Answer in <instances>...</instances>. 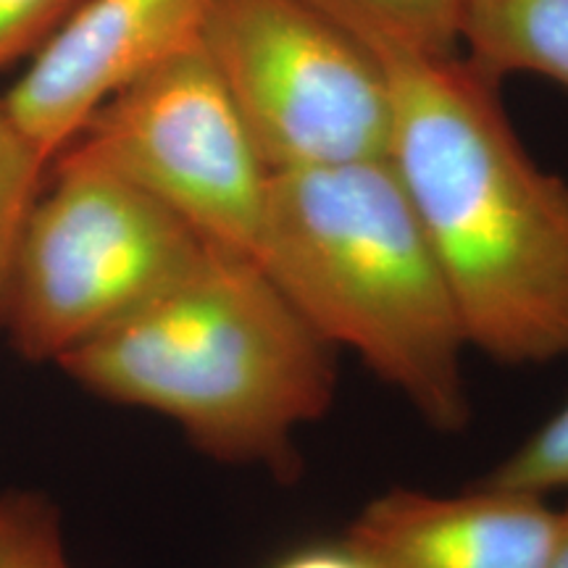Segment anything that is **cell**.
<instances>
[{
    "label": "cell",
    "instance_id": "cell-2",
    "mask_svg": "<svg viewBox=\"0 0 568 568\" xmlns=\"http://www.w3.org/2000/svg\"><path fill=\"white\" fill-rule=\"evenodd\" d=\"M335 353L253 255L209 245L59 366L103 400L174 422L213 460L284 477L297 432L335 403Z\"/></svg>",
    "mask_w": 568,
    "mask_h": 568
},
{
    "label": "cell",
    "instance_id": "cell-12",
    "mask_svg": "<svg viewBox=\"0 0 568 568\" xmlns=\"http://www.w3.org/2000/svg\"><path fill=\"white\" fill-rule=\"evenodd\" d=\"M0 568H74L61 516L38 493L0 495Z\"/></svg>",
    "mask_w": 568,
    "mask_h": 568
},
{
    "label": "cell",
    "instance_id": "cell-11",
    "mask_svg": "<svg viewBox=\"0 0 568 568\" xmlns=\"http://www.w3.org/2000/svg\"><path fill=\"white\" fill-rule=\"evenodd\" d=\"M48 163L34 151L0 101V329L9 303L13 261L34 201L48 180Z\"/></svg>",
    "mask_w": 568,
    "mask_h": 568
},
{
    "label": "cell",
    "instance_id": "cell-9",
    "mask_svg": "<svg viewBox=\"0 0 568 568\" xmlns=\"http://www.w3.org/2000/svg\"><path fill=\"white\" fill-rule=\"evenodd\" d=\"M460 42L487 77H548L568 90V0H464Z\"/></svg>",
    "mask_w": 568,
    "mask_h": 568
},
{
    "label": "cell",
    "instance_id": "cell-10",
    "mask_svg": "<svg viewBox=\"0 0 568 568\" xmlns=\"http://www.w3.org/2000/svg\"><path fill=\"white\" fill-rule=\"evenodd\" d=\"M345 27L387 34L426 53H458L464 0H314Z\"/></svg>",
    "mask_w": 568,
    "mask_h": 568
},
{
    "label": "cell",
    "instance_id": "cell-13",
    "mask_svg": "<svg viewBox=\"0 0 568 568\" xmlns=\"http://www.w3.org/2000/svg\"><path fill=\"white\" fill-rule=\"evenodd\" d=\"M481 481L545 497L568 493V400Z\"/></svg>",
    "mask_w": 568,
    "mask_h": 568
},
{
    "label": "cell",
    "instance_id": "cell-1",
    "mask_svg": "<svg viewBox=\"0 0 568 568\" xmlns=\"http://www.w3.org/2000/svg\"><path fill=\"white\" fill-rule=\"evenodd\" d=\"M347 30L385 71L387 161L435 247L471 351L503 366L566 361L568 180L531 159L500 82L464 55Z\"/></svg>",
    "mask_w": 568,
    "mask_h": 568
},
{
    "label": "cell",
    "instance_id": "cell-4",
    "mask_svg": "<svg viewBox=\"0 0 568 568\" xmlns=\"http://www.w3.org/2000/svg\"><path fill=\"white\" fill-rule=\"evenodd\" d=\"M209 243L172 209L71 142L21 232L3 329L32 364H59L159 295Z\"/></svg>",
    "mask_w": 568,
    "mask_h": 568
},
{
    "label": "cell",
    "instance_id": "cell-8",
    "mask_svg": "<svg viewBox=\"0 0 568 568\" xmlns=\"http://www.w3.org/2000/svg\"><path fill=\"white\" fill-rule=\"evenodd\" d=\"M556 527L545 495L481 481L458 495L389 489L345 537L376 568H550Z\"/></svg>",
    "mask_w": 568,
    "mask_h": 568
},
{
    "label": "cell",
    "instance_id": "cell-15",
    "mask_svg": "<svg viewBox=\"0 0 568 568\" xmlns=\"http://www.w3.org/2000/svg\"><path fill=\"white\" fill-rule=\"evenodd\" d=\"M268 568H376L364 550L355 548L351 539L335 542H314L284 552Z\"/></svg>",
    "mask_w": 568,
    "mask_h": 568
},
{
    "label": "cell",
    "instance_id": "cell-14",
    "mask_svg": "<svg viewBox=\"0 0 568 568\" xmlns=\"http://www.w3.org/2000/svg\"><path fill=\"white\" fill-rule=\"evenodd\" d=\"M82 0H0V69L34 55Z\"/></svg>",
    "mask_w": 568,
    "mask_h": 568
},
{
    "label": "cell",
    "instance_id": "cell-16",
    "mask_svg": "<svg viewBox=\"0 0 568 568\" xmlns=\"http://www.w3.org/2000/svg\"><path fill=\"white\" fill-rule=\"evenodd\" d=\"M550 568H568V506L558 510L556 539H552Z\"/></svg>",
    "mask_w": 568,
    "mask_h": 568
},
{
    "label": "cell",
    "instance_id": "cell-6",
    "mask_svg": "<svg viewBox=\"0 0 568 568\" xmlns=\"http://www.w3.org/2000/svg\"><path fill=\"white\" fill-rule=\"evenodd\" d=\"M74 142L209 245L258 261L274 172L201 42L113 92Z\"/></svg>",
    "mask_w": 568,
    "mask_h": 568
},
{
    "label": "cell",
    "instance_id": "cell-3",
    "mask_svg": "<svg viewBox=\"0 0 568 568\" xmlns=\"http://www.w3.org/2000/svg\"><path fill=\"white\" fill-rule=\"evenodd\" d=\"M258 264L326 343L353 353L432 429H466L471 345L387 159L274 172Z\"/></svg>",
    "mask_w": 568,
    "mask_h": 568
},
{
    "label": "cell",
    "instance_id": "cell-5",
    "mask_svg": "<svg viewBox=\"0 0 568 568\" xmlns=\"http://www.w3.org/2000/svg\"><path fill=\"white\" fill-rule=\"evenodd\" d=\"M201 45L272 172L387 159L385 71L314 0H211Z\"/></svg>",
    "mask_w": 568,
    "mask_h": 568
},
{
    "label": "cell",
    "instance_id": "cell-7",
    "mask_svg": "<svg viewBox=\"0 0 568 568\" xmlns=\"http://www.w3.org/2000/svg\"><path fill=\"white\" fill-rule=\"evenodd\" d=\"M211 0H82L3 98L48 163L113 92L201 42Z\"/></svg>",
    "mask_w": 568,
    "mask_h": 568
}]
</instances>
